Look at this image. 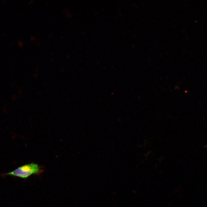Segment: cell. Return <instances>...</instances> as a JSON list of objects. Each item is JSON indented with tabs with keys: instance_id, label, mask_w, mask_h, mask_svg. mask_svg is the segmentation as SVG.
<instances>
[{
	"instance_id": "6da1fadb",
	"label": "cell",
	"mask_w": 207,
	"mask_h": 207,
	"mask_svg": "<svg viewBox=\"0 0 207 207\" xmlns=\"http://www.w3.org/2000/svg\"><path fill=\"white\" fill-rule=\"evenodd\" d=\"M41 172V170L38 164L31 163L19 167L12 172L6 173L5 175L25 179L32 174H38Z\"/></svg>"
}]
</instances>
